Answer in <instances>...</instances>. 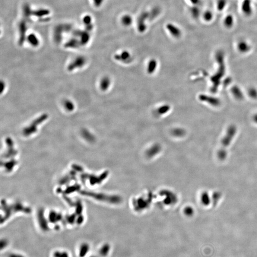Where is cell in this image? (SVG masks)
I'll list each match as a JSON object with an SVG mask.
<instances>
[{
  "label": "cell",
  "instance_id": "obj_6",
  "mask_svg": "<svg viewBox=\"0 0 257 257\" xmlns=\"http://www.w3.org/2000/svg\"><path fill=\"white\" fill-rule=\"evenodd\" d=\"M111 245L109 243L102 245L99 250V254L101 257H106L109 254L111 251Z\"/></svg>",
  "mask_w": 257,
  "mask_h": 257
},
{
  "label": "cell",
  "instance_id": "obj_14",
  "mask_svg": "<svg viewBox=\"0 0 257 257\" xmlns=\"http://www.w3.org/2000/svg\"><path fill=\"white\" fill-rule=\"evenodd\" d=\"M28 40L30 43L34 46H37L38 44L39 41L37 38L34 34H31L28 37Z\"/></svg>",
  "mask_w": 257,
  "mask_h": 257
},
{
  "label": "cell",
  "instance_id": "obj_12",
  "mask_svg": "<svg viewBox=\"0 0 257 257\" xmlns=\"http://www.w3.org/2000/svg\"><path fill=\"white\" fill-rule=\"evenodd\" d=\"M53 257H70L69 253L64 250H56L53 253Z\"/></svg>",
  "mask_w": 257,
  "mask_h": 257
},
{
  "label": "cell",
  "instance_id": "obj_13",
  "mask_svg": "<svg viewBox=\"0 0 257 257\" xmlns=\"http://www.w3.org/2000/svg\"><path fill=\"white\" fill-rule=\"evenodd\" d=\"M170 106L169 105H164L159 107L157 109V113L159 115H161L168 113L170 109Z\"/></svg>",
  "mask_w": 257,
  "mask_h": 257
},
{
  "label": "cell",
  "instance_id": "obj_20",
  "mask_svg": "<svg viewBox=\"0 0 257 257\" xmlns=\"http://www.w3.org/2000/svg\"><path fill=\"white\" fill-rule=\"evenodd\" d=\"M8 257H24L23 255H21V254H19L17 253H11V254L9 255Z\"/></svg>",
  "mask_w": 257,
  "mask_h": 257
},
{
  "label": "cell",
  "instance_id": "obj_18",
  "mask_svg": "<svg viewBox=\"0 0 257 257\" xmlns=\"http://www.w3.org/2000/svg\"><path fill=\"white\" fill-rule=\"evenodd\" d=\"M66 107L67 109H73V108L74 106H73V104L71 103V102H67V103H66L65 104Z\"/></svg>",
  "mask_w": 257,
  "mask_h": 257
},
{
  "label": "cell",
  "instance_id": "obj_2",
  "mask_svg": "<svg viewBox=\"0 0 257 257\" xmlns=\"http://www.w3.org/2000/svg\"><path fill=\"white\" fill-rule=\"evenodd\" d=\"M47 118V114L42 115L41 117H40L36 119L34 122H33V123L29 125V126L26 127L24 130V134L25 136H29L33 134V133L36 132V131H37V125H39V124L42 123L43 121L46 120Z\"/></svg>",
  "mask_w": 257,
  "mask_h": 257
},
{
  "label": "cell",
  "instance_id": "obj_19",
  "mask_svg": "<svg viewBox=\"0 0 257 257\" xmlns=\"http://www.w3.org/2000/svg\"><path fill=\"white\" fill-rule=\"evenodd\" d=\"M104 0H94L95 5L97 6H100L103 2Z\"/></svg>",
  "mask_w": 257,
  "mask_h": 257
},
{
  "label": "cell",
  "instance_id": "obj_8",
  "mask_svg": "<svg viewBox=\"0 0 257 257\" xmlns=\"http://www.w3.org/2000/svg\"><path fill=\"white\" fill-rule=\"evenodd\" d=\"M85 61L84 58L79 57L77 59H76L75 61H74L73 62L70 64L68 69L71 70H73L75 69V68H78L81 67L84 64Z\"/></svg>",
  "mask_w": 257,
  "mask_h": 257
},
{
  "label": "cell",
  "instance_id": "obj_3",
  "mask_svg": "<svg viewBox=\"0 0 257 257\" xmlns=\"http://www.w3.org/2000/svg\"><path fill=\"white\" fill-rule=\"evenodd\" d=\"M166 28L170 34L173 37L179 38L182 35V30L179 27L173 23L167 24Z\"/></svg>",
  "mask_w": 257,
  "mask_h": 257
},
{
  "label": "cell",
  "instance_id": "obj_9",
  "mask_svg": "<svg viewBox=\"0 0 257 257\" xmlns=\"http://www.w3.org/2000/svg\"><path fill=\"white\" fill-rule=\"evenodd\" d=\"M157 62L156 60L155 59H151L148 62V65H147V72L149 74H152L154 73L155 70H156V68L157 67Z\"/></svg>",
  "mask_w": 257,
  "mask_h": 257
},
{
  "label": "cell",
  "instance_id": "obj_21",
  "mask_svg": "<svg viewBox=\"0 0 257 257\" xmlns=\"http://www.w3.org/2000/svg\"><path fill=\"white\" fill-rule=\"evenodd\" d=\"M90 257H99V256H96V255H92V256H90Z\"/></svg>",
  "mask_w": 257,
  "mask_h": 257
},
{
  "label": "cell",
  "instance_id": "obj_7",
  "mask_svg": "<svg viewBox=\"0 0 257 257\" xmlns=\"http://www.w3.org/2000/svg\"><path fill=\"white\" fill-rule=\"evenodd\" d=\"M133 20L132 16L130 14L123 15L121 18V23L122 25L125 27H129L133 23Z\"/></svg>",
  "mask_w": 257,
  "mask_h": 257
},
{
  "label": "cell",
  "instance_id": "obj_1",
  "mask_svg": "<svg viewBox=\"0 0 257 257\" xmlns=\"http://www.w3.org/2000/svg\"><path fill=\"white\" fill-rule=\"evenodd\" d=\"M81 193L85 196L94 198L95 199L99 201L108 202L109 203H119L121 201V198L117 196H110L86 191H82L81 192Z\"/></svg>",
  "mask_w": 257,
  "mask_h": 257
},
{
  "label": "cell",
  "instance_id": "obj_10",
  "mask_svg": "<svg viewBox=\"0 0 257 257\" xmlns=\"http://www.w3.org/2000/svg\"><path fill=\"white\" fill-rule=\"evenodd\" d=\"M39 217V223L41 229L43 231H47L49 230L48 224L46 220H45L44 216L43 215V214L41 213V214H40Z\"/></svg>",
  "mask_w": 257,
  "mask_h": 257
},
{
  "label": "cell",
  "instance_id": "obj_4",
  "mask_svg": "<svg viewBox=\"0 0 257 257\" xmlns=\"http://www.w3.org/2000/svg\"><path fill=\"white\" fill-rule=\"evenodd\" d=\"M90 245L87 243H83L80 245L78 250L79 257H86L89 252Z\"/></svg>",
  "mask_w": 257,
  "mask_h": 257
},
{
  "label": "cell",
  "instance_id": "obj_15",
  "mask_svg": "<svg viewBox=\"0 0 257 257\" xmlns=\"http://www.w3.org/2000/svg\"><path fill=\"white\" fill-rule=\"evenodd\" d=\"M173 133L176 136H181L184 134V131L182 128H176L173 131Z\"/></svg>",
  "mask_w": 257,
  "mask_h": 257
},
{
  "label": "cell",
  "instance_id": "obj_11",
  "mask_svg": "<svg viewBox=\"0 0 257 257\" xmlns=\"http://www.w3.org/2000/svg\"><path fill=\"white\" fill-rule=\"evenodd\" d=\"M111 85V80L108 77H104L100 81V87L103 90H106L108 89Z\"/></svg>",
  "mask_w": 257,
  "mask_h": 257
},
{
  "label": "cell",
  "instance_id": "obj_16",
  "mask_svg": "<svg viewBox=\"0 0 257 257\" xmlns=\"http://www.w3.org/2000/svg\"><path fill=\"white\" fill-rule=\"evenodd\" d=\"M48 14L49 11L46 10H41L39 11H38L35 12V15L37 16H43L44 15H46Z\"/></svg>",
  "mask_w": 257,
  "mask_h": 257
},
{
  "label": "cell",
  "instance_id": "obj_5",
  "mask_svg": "<svg viewBox=\"0 0 257 257\" xmlns=\"http://www.w3.org/2000/svg\"><path fill=\"white\" fill-rule=\"evenodd\" d=\"M115 58L117 60L121 61L122 62H129L131 58V54L129 52L127 51H124L121 52L120 54L116 55Z\"/></svg>",
  "mask_w": 257,
  "mask_h": 257
},
{
  "label": "cell",
  "instance_id": "obj_17",
  "mask_svg": "<svg viewBox=\"0 0 257 257\" xmlns=\"http://www.w3.org/2000/svg\"><path fill=\"white\" fill-rule=\"evenodd\" d=\"M8 242L7 240H1V244H0V247H1V249L5 248L6 247L8 246Z\"/></svg>",
  "mask_w": 257,
  "mask_h": 257
}]
</instances>
